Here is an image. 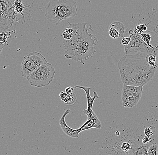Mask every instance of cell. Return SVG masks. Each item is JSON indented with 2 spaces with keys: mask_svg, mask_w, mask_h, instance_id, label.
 <instances>
[{
  "mask_svg": "<svg viewBox=\"0 0 158 155\" xmlns=\"http://www.w3.org/2000/svg\"><path fill=\"white\" fill-rule=\"evenodd\" d=\"M68 24L72 29V36L68 40H63L65 57L85 64V61L92 57L95 53L97 38L89 33L90 30L93 31L91 24L87 26V23L72 24L68 22Z\"/></svg>",
  "mask_w": 158,
  "mask_h": 155,
  "instance_id": "cell-1",
  "label": "cell"
},
{
  "mask_svg": "<svg viewBox=\"0 0 158 155\" xmlns=\"http://www.w3.org/2000/svg\"><path fill=\"white\" fill-rule=\"evenodd\" d=\"M123 84L143 87L153 79L157 67L150 66L145 58L125 55L118 63Z\"/></svg>",
  "mask_w": 158,
  "mask_h": 155,
  "instance_id": "cell-2",
  "label": "cell"
},
{
  "mask_svg": "<svg viewBox=\"0 0 158 155\" xmlns=\"http://www.w3.org/2000/svg\"><path fill=\"white\" fill-rule=\"evenodd\" d=\"M45 8L46 19L56 26L62 21L77 15V5L75 0H50Z\"/></svg>",
  "mask_w": 158,
  "mask_h": 155,
  "instance_id": "cell-3",
  "label": "cell"
},
{
  "mask_svg": "<svg viewBox=\"0 0 158 155\" xmlns=\"http://www.w3.org/2000/svg\"><path fill=\"white\" fill-rule=\"evenodd\" d=\"M55 68L48 62L44 64L29 74L28 81L31 86L42 88L50 85L54 79Z\"/></svg>",
  "mask_w": 158,
  "mask_h": 155,
  "instance_id": "cell-4",
  "label": "cell"
},
{
  "mask_svg": "<svg viewBox=\"0 0 158 155\" xmlns=\"http://www.w3.org/2000/svg\"><path fill=\"white\" fill-rule=\"evenodd\" d=\"M130 36L131 40L129 44L124 46L125 55L142 58H145L146 56L151 53L156 55L155 51L142 40L140 34L133 32Z\"/></svg>",
  "mask_w": 158,
  "mask_h": 155,
  "instance_id": "cell-5",
  "label": "cell"
},
{
  "mask_svg": "<svg viewBox=\"0 0 158 155\" xmlns=\"http://www.w3.org/2000/svg\"><path fill=\"white\" fill-rule=\"evenodd\" d=\"M47 62L46 58L40 52H34L24 57L20 68L22 76L26 78L39 67Z\"/></svg>",
  "mask_w": 158,
  "mask_h": 155,
  "instance_id": "cell-6",
  "label": "cell"
},
{
  "mask_svg": "<svg viewBox=\"0 0 158 155\" xmlns=\"http://www.w3.org/2000/svg\"><path fill=\"white\" fill-rule=\"evenodd\" d=\"M143 87L123 84L122 90V105L132 108L137 105L141 98Z\"/></svg>",
  "mask_w": 158,
  "mask_h": 155,
  "instance_id": "cell-7",
  "label": "cell"
},
{
  "mask_svg": "<svg viewBox=\"0 0 158 155\" xmlns=\"http://www.w3.org/2000/svg\"><path fill=\"white\" fill-rule=\"evenodd\" d=\"M14 0H0V27L7 29L11 27L16 16L13 9Z\"/></svg>",
  "mask_w": 158,
  "mask_h": 155,
  "instance_id": "cell-8",
  "label": "cell"
},
{
  "mask_svg": "<svg viewBox=\"0 0 158 155\" xmlns=\"http://www.w3.org/2000/svg\"><path fill=\"white\" fill-rule=\"evenodd\" d=\"M83 113L88 117V120L81 127L79 128L80 132L94 128L101 129V122L93 111L91 112L83 111Z\"/></svg>",
  "mask_w": 158,
  "mask_h": 155,
  "instance_id": "cell-9",
  "label": "cell"
},
{
  "mask_svg": "<svg viewBox=\"0 0 158 155\" xmlns=\"http://www.w3.org/2000/svg\"><path fill=\"white\" fill-rule=\"evenodd\" d=\"M70 112L71 111L69 109H68L65 111L59 121V125L63 132L68 136L74 138H79V134L81 133L79 128L76 129H72L67 125L65 121V118Z\"/></svg>",
  "mask_w": 158,
  "mask_h": 155,
  "instance_id": "cell-10",
  "label": "cell"
},
{
  "mask_svg": "<svg viewBox=\"0 0 158 155\" xmlns=\"http://www.w3.org/2000/svg\"><path fill=\"white\" fill-rule=\"evenodd\" d=\"M125 32L124 25L119 22H112L109 26V36L114 40L123 37Z\"/></svg>",
  "mask_w": 158,
  "mask_h": 155,
  "instance_id": "cell-11",
  "label": "cell"
},
{
  "mask_svg": "<svg viewBox=\"0 0 158 155\" xmlns=\"http://www.w3.org/2000/svg\"><path fill=\"white\" fill-rule=\"evenodd\" d=\"M74 88H78V89H83L86 92V98H87V109H85L84 111L88 112H91L93 111L92 108L94 102L96 98H99L97 93L95 91H94V96L93 98H92L90 95V90L91 88L77 85V86H75Z\"/></svg>",
  "mask_w": 158,
  "mask_h": 155,
  "instance_id": "cell-12",
  "label": "cell"
},
{
  "mask_svg": "<svg viewBox=\"0 0 158 155\" xmlns=\"http://www.w3.org/2000/svg\"><path fill=\"white\" fill-rule=\"evenodd\" d=\"M151 144V143L146 144H144L142 143L132 150L130 155H147L148 149Z\"/></svg>",
  "mask_w": 158,
  "mask_h": 155,
  "instance_id": "cell-13",
  "label": "cell"
},
{
  "mask_svg": "<svg viewBox=\"0 0 158 155\" xmlns=\"http://www.w3.org/2000/svg\"><path fill=\"white\" fill-rule=\"evenodd\" d=\"M59 97L63 102L68 105H73L77 101V97L75 93L72 95H70L66 92H62L59 94Z\"/></svg>",
  "mask_w": 158,
  "mask_h": 155,
  "instance_id": "cell-14",
  "label": "cell"
},
{
  "mask_svg": "<svg viewBox=\"0 0 158 155\" xmlns=\"http://www.w3.org/2000/svg\"><path fill=\"white\" fill-rule=\"evenodd\" d=\"M11 32L5 30L0 32V45H8L11 40Z\"/></svg>",
  "mask_w": 158,
  "mask_h": 155,
  "instance_id": "cell-15",
  "label": "cell"
},
{
  "mask_svg": "<svg viewBox=\"0 0 158 155\" xmlns=\"http://www.w3.org/2000/svg\"><path fill=\"white\" fill-rule=\"evenodd\" d=\"M157 58L156 55L154 54H149L145 57V60L147 63L152 67H157L156 61Z\"/></svg>",
  "mask_w": 158,
  "mask_h": 155,
  "instance_id": "cell-16",
  "label": "cell"
},
{
  "mask_svg": "<svg viewBox=\"0 0 158 155\" xmlns=\"http://www.w3.org/2000/svg\"><path fill=\"white\" fill-rule=\"evenodd\" d=\"M140 36L142 40H143L145 43L148 46H150V47L152 48V49L155 51V52H156L155 47L150 43V42L151 41V39H152V37H151V34H148V33H144V34H140Z\"/></svg>",
  "mask_w": 158,
  "mask_h": 155,
  "instance_id": "cell-17",
  "label": "cell"
},
{
  "mask_svg": "<svg viewBox=\"0 0 158 155\" xmlns=\"http://www.w3.org/2000/svg\"><path fill=\"white\" fill-rule=\"evenodd\" d=\"M148 155H158V144L152 143L148 150Z\"/></svg>",
  "mask_w": 158,
  "mask_h": 155,
  "instance_id": "cell-18",
  "label": "cell"
},
{
  "mask_svg": "<svg viewBox=\"0 0 158 155\" xmlns=\"http://www.w3.org/2000/svg\"><path fill=\"white\" fill-rule=\"evenodd\" d=\"M156 132V128L154 126H149L148 128L145 129L144 133L145 134V136L148 137H151V136L153 135Z\"/></svg>",
  "mask_w": 158,
  "mask_h": 155,
  "instance_id": "cell-19",
  "label": "cell"
},
{
  "mask_svg": "<svg viewBox=\"0 0 158 155\" xmlns=\"http://www.w3.org/2000/svg\"><path fill=\"white\" fill-rule=\"evenodd\" d=\"M146 27L145 26V25H140L136 27L134 31V33H136V34H142L144 31L146 30Z\"/></svg>",
  "mask_w": 158,
  "mask_h": 155,
  "instance_id": "cell-20",
  "label": "cell"
},
{
  "mask_svg": "<svg viewBox=\"0 0 158 155\" xmlns=\"http://www.w3.org/2000/svg\"><path fill=\"white\" fill-rule=\"evenodd\" d=\"M72 36V33H70L65 30L63 32V37L64 40H68Z\"/></svg>",
  "mask_w": 158,
  "mask_h": 155,
  "instance_id": "cell-21",
  "label": "cell"
},
{
  "mask_svg": "<svg viewBox=\"0 0 158 155\" xmlns=\"http://www.w3.org/2000/svg\"><path fill=\"white\" fill-rule=\"evenodd\" d=\"M130 40H131V36L130 35L129 37H123L121 43L123 46L128 45L130 43Z\"/></svg>",
  "mask_w": 158,
  "mask_h": 155,
  "instance_id": "cell-22",
  "label": "cell"
},
{
  "mask_svg": "<svg viewBox=\"0 0 158 155\" xmlns=\"http://www.w3.org/2000/svg\"><path fill=\"white\" fill-rule=\"evenodd\" d=\"M66 93L70 95H72L74 94V88L72 87H68L65 89Z\"/></svg>",
  "mask_w": 158,
  "mask_h": 155,
  "instance_id": "cell-23",
  "label": "cell"
},
{
  "mask_svg": "<svg viewBox=\"0 0 158 155\" xmlns=\"http://www.w3.org/2000/svg\"><path fill=\"white\" fill-rule=\"evenodd\" d=\"M142 142L144 144L150 143L151 142V139L150 137H148L145 136L142 139Z\"/></svg>",
  "mask_w": 158,
  "mask_h": 155,
  "instance_id": "cell-24",
  "label": "cell"
},
{
  "mask_svg": "<svg viewBox=\"0 0 158 155\" xmlns=\"http://www.w3.org/2000/svg\"><path fill=\"white\" fill-rule=\"evenodd\" d=\"M6 46L4 45H0V54H1V52L2 51L3 49L4 46Z\"/></svg>",
  "mask_w": 158,
  "mask_h": 155,
  "instance_id": "cell-25",
  "label": "cell"
},
{
  "mask_svg": "<svg viewBox=\"0 0 158 155\" xmlns=\"http://www.w3.org/2000/svg\"><path fill=\"white\" fill-rule=\"evenodd\" d=\"M5 30L6 29H3V28L0 27V32H2V31H4V30Z\"/></svg>",
  "mask_w": 158,
  "mask_h": 155,
  "instance_id": "cell-26",
  "label": "cell"
}]
</instances>
